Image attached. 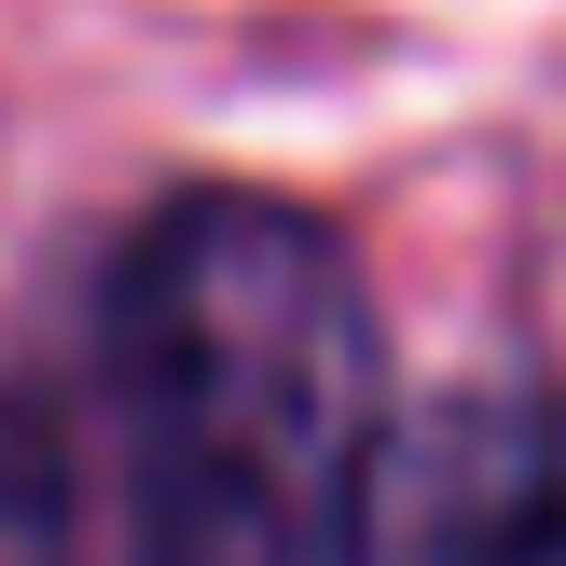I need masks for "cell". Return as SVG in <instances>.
<instances>
[{
  "mask_svg": "<svg viewBox=\"0 0 566 566\" xmlns=\"http://www.w3.org/2000/svg\"><path fill=\"white\" fill-rule=\"evenodd\" d=\"M138 566H374L387 346L359 263L276 193H180L111 263Z\"/></svg>",
  "mask_w": 566,
  "mask_h": 566,
  "instance_id": "obj_1",
  "label": "cell"
},
{
  "mask_svg": "<svg viewBox=\"0 0 566 566\" xmlns=\"http://www.w3.org/2000/svg\"><path fill=\"white\" fill-rule=\"evenodd\" d=\"M374 566H566V401H457L387 470Z\"/></svg>",
  "mask_w": 566,
  "mask_h": 566,
  "instance_id": "obj_2",
  "label": "cell"
},
{
  "mask_svg": "<svg viewBox=\"0 0 566 566\" xmlns=\"http://www.w3.org/2000/svg\"><path fill=\"white\" fill-rule=\"evenodd\" d=\"M70 553V457H55L42 401L0 387V566H55Z\"/></svg>",
  "mask_w": 566,
  "mask_h": 566,
  "instance_id": "obj_3",
  "label": "cell"
}]
</instances>
